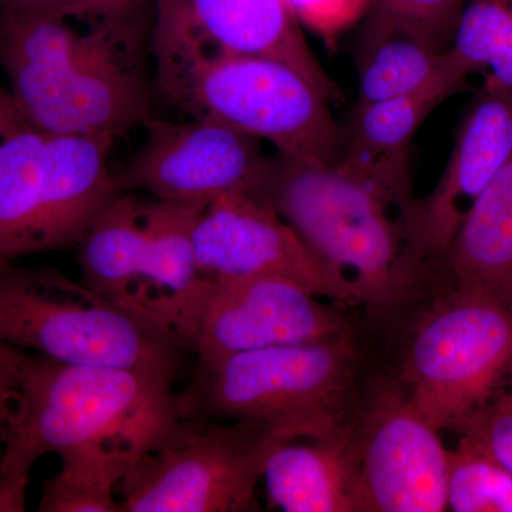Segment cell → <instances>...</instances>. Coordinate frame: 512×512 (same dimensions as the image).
Here are the masks:
<instances>
[{"instance_id":"obj_5","label":"cell","mask_w":512,"mask_h":512,"mask_svg":"<svg viewBox=\"0 0 512 512\" xmlns=\"http://www.w3.org/2000/svg\"><path fill=\"white\" fill-rule=\"evenodd\" d=\"M409 312L389 370L434 429L461 434L512 386V311L448 275Z\"/></svg>"},{"instance_id":"obj_19","label":"cell","mask_w":512,"mask_h":512,"mask_svg":"<svg viewBox=\"0 0 512 512\" xmlns=\"http://www.w3.org/2000/svg\"><path fill=\"white\" fill-rule=\"evenodd\" d=\"M444 265L454 284L512 311V156L468 211Z\"/></svg>"},{"instance_id":"obj_28","label":"cell","mask_w":512,"mask_h":512,"mask_svg":"<svg viewBox=\"0 0 512 512\" xmlns=\"http://www.w3.org/2000/svg\"><path fill=\"white\" fill-rule=\"evenodd\" d=\"M26 127L28 126L16 110L9 92H5L0 86V140Z\"/></svg>"},{"instance_id":"obj_20","label":"cell","mask_w":512,"mask_h":512,"mask_svg":"<svg viewBox=\"0 0 512 512\" xmlns=\"http://www.w3.org/2000/svg\"><path fill=\"white\" fill-rule=\"evenodd\" d=\"M357 67L359 104L416 92L453 70L463 73L450 62L447 50L406 28L379 6L360 49Z\"/></svg>"},{"instance_id":"obj_13","label":"cell","mask_w":512,"mask_h":512,"mask_svg":"<svg viewBox=\"0 0 512 512\" xmlns=\"http://www.w3.org/2000/svg\"><path fill=\"white\" fill-rule=\"evenodd\" d=\"M147 136L126 170L119 191L144 192L157 200L207 207L235 192H251L266 158L258 138L214 121L190 119L144 123Z\"/></svg>"},{"instance_id":"obj_6","label":"cell","mask_w":512,"mask_h":512,"mask_svg":"<svg viewBox=\"0 0 512 512\" xmlns=\"http://www.w3.org/2000/svg\"><path fill=\"white\" fill-rule=\"evenodd\" d=\"M153 60L158 99L188 119L269 141L298 163L338 164L343 131L330 113V100L288 63L242 55Z\"/></svg>"},{"instance_id":"obj_29","label":"cell","mask_w":512,"mask_h":512,"mask_svg":"<svg viewBox=\"0 0 512 512\" xmlns=\"http://www.w3.org/2000/svg\"><path fill=\"white\" fill-rule=\"evenodd\" d=\"M67 3H70L69 0H0L2 10L12 12H49L62 8Z\"/></svg>"},{"instance_id":"obj_1","label":"cell","mask_w":512,"mask_h":512,"mask_svg":"<svg viewBox=\"0 0 512 512\" xmlns=\"http://www.w3.org/2000/svg\"><path fill=\"white\" fill-rule=\"evenodd\" d=\"M153 25L138 0L0 13V67L26 126L124 136L154 117Z\"/></svg>"},{"instance_id":"obj_3","label":"cell","mask_w":512,"mask_h":512,"mask_svg":"<svg viewBox=\"0 0 512 512\" xmlns=\"http://www.w3.org/2000/svg\"><path fill=\"white\" fill-rule=\"evenodd\" d=\"M174 377L25 356L0 453V512L25 511L30 473L46 454L110 446L144 454L181 421Z\"/></svg>"},{"instance_id":"obj_16","label":"cell","mask_w":512,"mask_h":512,"mask_svg":"<svg viewBox=\"0 0 512 512\" xmlns=\"http://www.w3.org/2000/svg\"><path fill=\"white\" fill-rule=\"evenodd\" d=\"M512 156V93L484 83L458 127L439 183L406 215L417 258L446 266L458 229L477 198Z\"/></svg>"},{"instance_id":"obj_14","label":"cell","mask_w":512,"mask_h":512,"mask_svg":"<svg viewBox=\"0 0 512 512\" xmlns=\"http://www.w3.org/2000/svg\"><path fill=\"white\" fill-rule=\"evenodd\" d=\"M151 45L154 57H271L298 70L326 99L339 96L284 0H157Z\"/></svg>"},{"instance_id":"obj_7","label":"cell","mask_w":512,"mask_h":512,"mask_svg":"<svg viewBox=\"0 0 512 512\" xmlns=\"http://www.w3.org/2000/svg\"><path fill=\"white\" fill-rule=\"evenodd\" d=\"M204 208L119 191L79 244L84 284L164 326L185 349L208 285L192 244Z\"/></svg>"},{"instance_id":"obj_8","label":"cell","mask_w":512,"mask_h":512,"mask_svg":"<svg viewBox=\"0 0 512 512\" xmlns=\"http://www.w3.org/2000/svg\"><path fill=\"white\" fill-rule=\"evenodd\" d=\"M0 340L66 365L174 377L181 340L154 320L56 269L0 265Z\"/></svg>"},{"instance_id":"obj_27","label":"cell","mask_w":512,"mask_h":512,"mask_svg":"<svg viewBox=\"0 0 512 512\" xmlns=\"http://www.w3.org/2000/svg\"><path fill=\"white\" fill-rule=\"evenodd\" d=\"M25 356L20 349L0 340V433L18 396Z\"/></svg>"},{"instance_id":"obj_2","label":"cell","mask_w":512,"mask_h":512,"mask_svg":"<svg viewBox=\"0 0 512 512\" xmlns=\"http://www.w3.org/2000/svg\"><path fill=\"white\" fill-rule=\"evenodd\" d=\"M266 202L329 271L355 291L375 328H393L447 276L421 262L407 234V212L335 167L279 154L266 160L248 192Z\"/></svg>"},{"instance_id":"obj_22","label":"cell","mask_w":512,"mask_h":512,"mask_svg":"<svg viewBox=\"0 0 512 512\" xmlns=\"http://www.w3.org/2000/svg\"><path fill=\"white\" fill-rule=\"evenodd\" d=\"M450 62L467 76L512 93V0H467L448 46Z\"/></svg>"},{"instance_id":"obj_30","label":"cell","mask_w":512,"mask_h":512,"mask_svg":"<svg viewBox=\"0 0 512 512\" xmlns=\"http://www.w3.org/2000/svg\"><path fill=\"white\" fill-rule=\"evenodd\" d=\"M69 2L94 3V5H121V3L134 2V0H69Z\"/></svg>"},{"instance_id":"obj_10","label":"cell","mask_w":512,"mask_h":512,"mask_svg":"<svg viewBox=\"0 0 512 512\" xmlns=\"http://www.w3.org/2000/svg\"><path fill=\"white\" fill-rule=\"evenodd\" d=\"M281 441L256 424L181 419L121 481V511H256V485Z\"/></svg>"},{"instance_id":"obj_4","label":"cell","mask_w":512,"mask_h":512,"mask_svg":"<svg viewBox=\"0 0 512 512\" xmlns=\"http://www.w3.org/2000/svg\"><path fill=\"white\" fill-rule=\"evenodd\" d=\"M372 369L355 326L318 342L197 362L177 393L178 412L184 420L256 424L282 440L342 439Z\"/></svg>"},{"instance_id":"obj_26","label":"cell","mask_w":512,"mask_h":512,"mask_svg":"<svg viewBox=\"0 0 512 512\" xmlns=\"http://www.w3.org/2000/svg\"><path fill=\"white\" fill-rule=\"evenodd\" d=\"M464 431L480 436L512 473V386Z\"/></svg>"},{"instance_id":"obj_23","label":"cell","mask_w":512,"mask_h":512,"mask_svg":"<svg viewBox=\"0 0 512 512\" xmlns=\"http://www.w3.org/2000/svg\"><path fill=\"white\" fill-rule=\"evenodd\" d=\"M447 450V504L456 512H512V473L485 441L471 431L458 434Z\"/></svg>"},{"instance_id":"obj_9","label":"cell","mask_w":512,"mask_h":512,"mask_svg":"<svg viewBox=\"0 0 512 512\" xmlns=\"http://www.w3.org/2000/svg\"><path fill=\"white\" fill-rule=\"evenodd\" d=\"M114 141L30 127L0 140V265L80 244L119 192Z\"/></svg>"},{"instance_id":"obj_25","label":"cell","mask_w":512,"mask_h":512,"mask_svg":"<svg viewBox=\"0 0 512 512\" xmlns=\"http://www.w3.org/2000/svg\"><path fill=\"white\" fill-rule=\"evenodd\" d=\"M299 25L333 42L365 15L372 0H284Z\"/></svg>"},{"instance_id":"obj_15","label":"cell","mask_w":512,"mask_h":512,"mask_svg":"<svg viewBox=\"0 0 512 512\" xmlns=\"http://www.w3.org/2000/svg\"><path fill=\"white\" fill-rule=\"evenodd\" d=\"M192 244L204 278L276 276L340 305L359 306L355 291L312 254L295 229L248 192L207 205L195 224Z\"/></svg>"},{"instance_id":"obj_17","label":"cell","mask_w":512,"mask_h":512,"mask_svg":"<svg viewBox=\"0 0 512 512\" xmlns=\"http://www.w3.org/2000/svg\"><path fill=\"white\" fill-rule=\"evenodd\" d=\"M467 77L453 70L416 92L357 104L335 168L409 211L414 201L409 170L414 134L439 104L466 89Z\"/></svg>"},{"instance_id":"obj_21","label":"cell","mask_w":512,"mask_h":512,"mask_svg":"<svg viewBox=\"0 0 512 512\" xmlns=\"http://www.w3.org/2000/svg\"><path fill=\"white\" fill-rule=\"evenodd\" d=\"M140 454L126 448L97 446L63 454L57 476L46 481L43 512H119L116 490Z\"/></svg>"},{"instance_id":"obj_18","label":"cell","mask_w":512,"mask_h":512,"mask_svg":"<svg viewBox=\"0 0 512 512\" xmlns=\"http://www.w3.org/2000/svg\"><path fill=\"white\" fill-rule=\"evenodd\" d=\"M272 505L286 512H362L355 454L342 439L281 441L264 471Z\"/></svg>"},{"instance_id":"obj_24","label":"cell","mask_w":512,"mask_h":512,"mask_svg":"<svg viewBox=\"0 0 512 512\" xmlns=\"http://www.w3.org/2000/svg\"><path fill=\"white\" fill-rule=\"evenodd\" d=\"M467 0H377V6L433 45L453 40L458 18Z\"/></svg>"},{"instance_id":"obj_12","label":"cell","mask_w":512,"mask_h":512,"mask_svg":"<svg viewBox=\"0 0 512 512\" xmlns=\"http://www.w3.org/2000/svg\"><path fill=\"white\" fill-rule=\"evenodd\" d=\"M276 276L208 279L187 340L197 362L249 350L302 345L355 328L336 306Z\"/></svg>"},{"instance_id":"obj_11","label":"cell","mask_w":512,"mask_h":512,"mask_svg":"<svg viewBox=\"0 0 512 512\" xmlns=\"http://www.w3.org/2000/svg\"><path fill=\"white\" fill-rule=\"evenodd\" d=\"M362 512H441L447 450L389 369L370 370L350 424Z\"/></svg>"}]
</instances>
